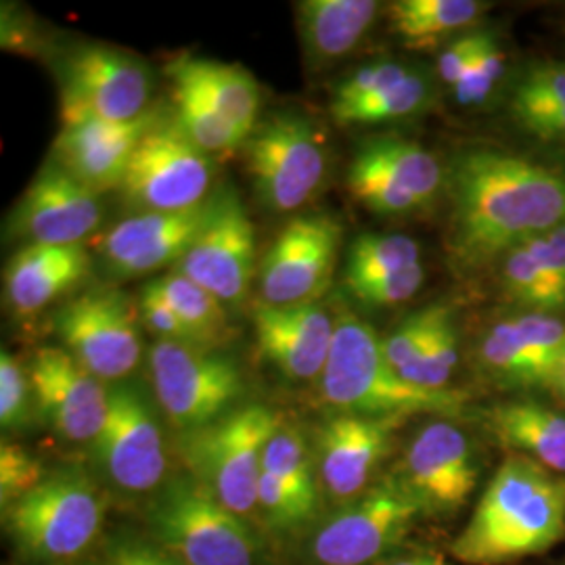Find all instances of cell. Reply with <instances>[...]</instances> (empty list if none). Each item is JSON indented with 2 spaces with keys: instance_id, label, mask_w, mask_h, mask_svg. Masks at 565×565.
I'll return each mask as SVG.
<instances>
[{
  "instance_id": "6da1fadb",
  "label": "cell",
  "mask_w": 565,
  "mask_h": 565,
  "mask_svg": "<svg viewBox=\"0 0 565 565\" xmlns=\"http://www.w3.org/2000/svg\"><path fill=\"white\" fill-rule=\"evenodd\" d=\"M450 252L461 268H482L565 224V168L494 147L455 156L446 172Z\"/></svg>"
},
{
  "instance_id": "7a4b0ae2",
  "label": "cell",
  "mask_w": 565,
  "mask_h": 565,
  "mask_svg": "<svg viewBox=\"0 0 565 565\" xmlns=\"http://www.w3.org/2000/svg\"><path fill=\"white\" fill-rule=\"evenodd\" d=\"M565 539V476L509 455L450 553L467 565H499L545 553Z\"/></svg>"
},
{
  "instance_id": "3957f363",
  "label": "cell",
  "mask_w": 565,
  "mask_h": 565,
  "mask_svg": "<svg viewBox=\"0 0 565 565\" xmlns=\"http://www.w3.org/2000/svg\"><path fill=\"white\" fill-rule=\"evenodd\" d=\"M324 403L348 415L401 417L463 415L467 396L459 390H425L408 384L385 356L384 338L356 315L335 319V335L321 375Z\"/></svg>"
},
{
  "instance_id": "277c9868",
  "label": "cell",
  "mask_w": 565,
  "mask_h": 565,
  "mask_svg": "<svg viewBox=\"0 0 565 565\" xmlns=\"http://www.w3.org/2000/svg\"><path fill=\"white\" fill-rule=\"evenodd\" d=\"M156 545L182 565H256L260 543L245 518L193 476H174L147 509Z\"/></svg>"
},
{
  "instance_id": "5b68a950",
  "label": "cell",
  "mask_w": 565,
  "mask_h": 565,
  "mask_svg": "<svg viewBox=\"0 0 565 565\" xmlns=\"http://www.w3.org/2000/svg\"><path fill=\"white\" fill-rule=\"evenodd\" d=\"M281 415L264 404H243L218 422L182 436L189 476L242 518L258 509L264 450L281 427Z\"/></svg>"
},
{
  "instance_id": "8992f818",
  "label": "cell",
  "mask_w": 565,
  "mask_h": 565,
  "mask_svg": "<svg viewBox=\"0 0 565 565\" xmlns=\"http://www.w3.org/2000/svg\"><path fill=\"white\" fill-rule=\"evenodd\" d=\"M4 513V525L21 555L32 562L74 559L97 539L103 499L78 471H57Z\"/></svg>"
},
{
  "instance_id": "52a82bcc",
  "label": "cell",
  "mask_w": 565,
  "mask_h": 565,
  "mask_svg": "<svg viewBox=\"0 0 565 565\" xmlns=\"http://www.w3.org/2000/svg\"><path fill=\"white\" fill-rule=\"evenodd\" d=\"M424 513L401 480L390 478L308 527L303 565L373 564L401 545Z\"/></svg>"
},
{
  "instance_id": "ba28073f",
  "label": "cell",
  "mask_w": 565,
  "mask_h": 565,
  "mask_svg": "<svg viewBox=\"0 0 565 565\" xmlns=\"http://www.w3.org/2000/svg\"><path fill=\"white\" fill-rule=\"evenodd\" d=\"M149 371L163 415L182 436L218 422L245 392L237 363L200 345L158 340L149 350Z\"/></svg>"
},
{
  "instance_id": "9c48e42d",
  "label": "cell",
  "mask_w": 565,
  "mask_h": 565,
  "mask_svg": "<svg viewBox=\"0 0 565 565\" xmlns=\"http://www.w3.org/2000/svg\"><path fill=\"white\" fill-rule=\"evenodd\" d=\"M247 174L270 212H294L321 189L327 170L323 139L302 114L282 111L256 126L245 141Z\"/></svg>"
},
{
  "instance_id": "30bf717a",
  "label": "cell",
  "mask_w": 565,
  "mask_h": 565,
  "mask_svg": "<svg viewBox=\"0 0 565 565\" xmlns=\"http://www.w3.org/2000/svg\"><path fill=\"white\" fill-rule=\"evenodd\" d=\"M214 160L172 118L158 121L139 142L121 177V200L141 212H179L212 193Z\"/></svg>"
},
{
  "instance_id": "8fae6325",
  "label": "cell",
  "mask_w": 565,
  "mask_h": 565,
  "mask_svg": "<svg viewBox=\"0 0 565 565\" xmlns=\"http://www.w3.org/2000/svg\"><path fill=\"white\" fill-rule=\"evenodd\" d=\"M132 300L116 289H95L63 303L55 331L63 348L102 382H120L141 361L142 343Z\"/></svg>"
},
{
  "instance_id": "7c38bea8",
  "label": "cell",
  "mask_w": 565,
  "mask_h": 565,
  "mask_svg": "<svg viewBox=\"0 0 565 565\" xmlns=\"http://www.w3.org/2000/svg\"><path fill=\"white\" fill-rule=\"evenodd\" d=\"M151 72L141 57L88 44L74 51L61 78V121H130L149 109Z\"/></svg>"
},
{
  "instance_id": "4fadbf2b",
  "label": "cell",
  "mask_w": 565,
  "mask_h": 565,
  "mask_svg": "<svg viewBox=\"0 0 565 565\" xmlns=\"http://www.w3.org/2000/svg\"><path fill=\"white\" fill-rule=\"evenodd\" d=\"M93 450L107 480L124 492H149L163 484L168 457L162 427L137 385L109 387L107 415Z\"/></svg>"
},
{
  "instance_id": "5bb4252c",
  "label": "cell",
  "mask_w": 565,
  "mask_h": 565,
  "mask_svg": "<svg viewBox=\"0 0 565 565\" xmlns=\"http://www.w3.org/2000/svg\"><path fill=\"white\" fill-rule=\"evenodd\" d=\"M256 228L233 186L214 191V205L200 237L174 273L202 285L223 303L245 300L256 277Z\"/></svg>"
},
{
  "instance_id": "9a60e30c",
  "label": "cell",
  "mask_w": 565,
  "mask_h": 565,
  "mask_svg": "<svg viewBox=\"0 0 565 565\" xmlns=\"http://www.w3.org/2000/svg\"><path fill=\"white\" fill-rule=\"evenodd\" d=\"M342 245V224L329 214L289 221L260 264L263 302H317L333 279Z\"/></svg>"
},
{
  "instance_id": "2e32d148",
  "label": "cell",
  "mask_w": 565,
  "mask_h": 565,
  "mask_svg": "<svg viewBox=\"0 0 565 565\" xmlns=\"http://www.w3.org/2000/svg\"><path fill=\"white\" fill-rule=\"evenodd\" d=\"M480 467L461 427L443 419L425 425L406 448L396 478L425 513H452L467 503Z\"/></svg>"
},
{
  "instance_id": "e0dca14e",
  "label": "cell",
  "mask_w": 565,
  "mask_h": 565,
  "mask_svg": "<svg viewBox=\"0 0 565 565\" xmlns=\"http://www.w3.org/2000/svg\"><path fill=\"white\" fill-rule=\"evenodd\" d=\"M214 205V193L179 212H141L114 224L99 243L105 268L116 279L151 275L177 266L200 237Z\"/></svg>"
},
{
  "instance_id": "ac0fdd59",
  "label": "cell",
  "mask_w": 565,
  "mask_h": 565,
  "mask_svg": "<svg viewBox=\"0 0 565 565\" xmlns=\"http://www.w3.org/2000/svg\"><path fill=\"white\" fill-rule=\"evenodd\" d=\"M564 352V321L559 317L525 312L486 327L478 342V363L501 387L548 390Z\"/></svg>"
},
{
  "instance_id": "d6986e66",
  "label": "cell",
  "mask_w": 565,
  "mask_h": 565,
  "mask_svg": "<svg viewBox=\"0 0 565 565\" xmlns=\"http://www.w3.org/2000/svg\"><path fill=\"white\" fill-rule=\"evenodd\" d=\"M102 221L99 193L55 160L44 163L25 189L13 231L28 245H84Z\"/></svg>"
},
{
  "instance_id": "ffe728a7",
  "label": "cell",
  "mask_w": 565,
  "mask_h": 565,
  "mask_svg": "<svg viewBox=\"0 0 565 565\" xmlns=\"http://www.w3.org/2000/svg\"><path fill=\"white\" fill-rule=\"evenodd\" d=\"M36 411L70 443H95L102 431L109 387L65 348H41L30 363Z\"/></svg>"
},
{
  "instance_id": "44dd1931",
  "label": "cell",
  "mask_w": 565,
  "mask_h": 565,
  "mask_svg": "<svg viewBox=\"0 0 565 565\" xmlns=\"http://www.w3.org/2000/svg\"><path fill=\"white\" fill-rule=\"evenodd\" d=\"M401 417H364L340 413L319 427L317 471L319 484L335 503H350L366 492L382 465Z\"/></svg>"
},
{
  "instance_id": "7402d4cb",
  "label": "cell",
  "mask_w": 565,
  "mask_h": 565,
  "mask_svg": "<svg viewBox=\"0 0 565 565\" xmlns=\"http://www.w3.org/2000/svg\"><path fill=\"white\" fill-rule=\"evenodd\" d=\"M256 348L264 361L291 382H312L323 375L335 321L319 302H260L252 310Z\"/></svg>"
},
{
  "instance_id": "603a6c76",
  "label": "cell",
  "mask_w": 565,
  "mask_h": 565,
  "mask_svg": "<svg viewBox=\"0 0 565 565\" xmlns=\"http://www.w3.org/2000/svg\"><path fill=\"white\" fill-rule=\"evenodd\" d=\"M162 118L163 111L147 109L130 121H61L57 162L97 193L118 189L142 137Z\"/></svg>"
},
{
  "instance_id": "cb8c5ba5",
  "label": "cell",
  "mask_w": 565,
  "mask_h": 565,
  "mask_svg": "<svg viewBox=\"0 0 565 565\" xmlns=\"http://www.w3.org/2000/svg\"><path fill=\"white\" fill-rule=\"evenodd\" d=\"M90 270L84 245H25L4 273L7 300L20 315H34L76 289Z\"/></svg>"
},
{
  "instance_id": "d4e9b609",
  "label": "cell",
  "mask_w": 565,
  "mask_h": 565,
  "mask_svg": "<svg viewBox=\"0 0 565 565\" xmlns=\"http://www.w3.org/2000/svg\"><path fill=\"white\" fill-rule=\"evenodd\" d=\"M380 4L373 0H302L298 34L310 67H324L352 53L369 34Z\"/></svg>"
},
{
  "instance_id": "484cf974",
  "label": "cell",
  "mask_w": 565,
  "mask_h": 565,
  "mask_svg": "<svg viewBox=\"0 0 565 565\" xmlns=\"http://www.w3.org/2000/svg\"><path fill=\"white\" fill-rule=\"evenodd\" d=\"M494 440L565 476V415L536 401H507L486 411Z\"/></svg>"
},
{
  "instance_id": "4316f807",
  "label": "cell",
  "mask_w": 565,
  "mask_h": 565,
  "mask_svg": "<svg viewBox=\"0 0 565 565\" xmlns=\"http://www.w3.org/2000/svg\"><path fill=\"white\" fill-rule=\"evenodd\" d=\"M168 74H177L191 82L235 126L245 141L256 130L260 114V86L247 70L221 61L181 57L172 61Z\"/></svg>"
},
{
  "instance_id": "83f0119b",
  "label": "cell",
  "mask_w": 565,
  "mask_h": 565,
  "mask_svg": "<svg viewBox=\"0 0 565 565\" xmlns=\"http://www.w3.org/2000/svg\"><path fill=\"white\" fill-rule=\"evenodd\" d=\"M490 4L478 0H398L390 25L408 46H425L480 20Z\"/></svg>"
},
{
  "instance_id": "f1b7e54d",
  "label": "cell",
  "mask_w": 565,
  "mask_h": 565,
  "mask_svg": "<svg viewBox=\"0 0 565 565\" xmlns=\"http://www.w3.org/2000/svg\"><path fill=\"white\" fill-rule=\"evenodd\" d=\"M369 160L377 163L385 174L413 195L422 207L429 205L440 193L445 172L438 160L419 142L403 137H377L359 149Z\"/></svg>"
},
{
  "instance_id": "f546056e",
  "label": "cell",
  "mask_w": 565,
  "mask_h": 565,
  "mask_svg": "<svg viewBox=\"0 0 565 565\" xmlns=\"http://www.w3.org/2000/svg\"><path fill=\"white\" fill-rule=\"evenodd\" d=\"M264 471L270 473L291 494V499L302 509L308 522H315L319 513V478L308 452L302 434L282 424L264 450Z\"/></svg>"
},
{
  "instance_id": "4dcf8cb0",
  "label": "cell",
  "mask_w": 565,
  "mask_h": 565,
  "mask_svg": "<svg viewBox=\"0 0 565 565\" xmlns=\"http://www.w3.org/2000/svg\"><path fill=\"white\" fill-rule=\"evenodd\" d=\"M151 287L170 303L184 323L193 329L203 348L216 350L228 342L233 329L226 317V303L212 296L202 285L189 281L181 273L170 270L160 279H153Z\"/></svg>"
},
{
  "instance_id": "1f68e13d",
  "label": "cell",
  "mask_w": 565,
  "mask_h": 565,
  "mask_svg": "<svg viewBox=\"0 0 565 565\" xmlns=\"http://www.w3.org/2000/svg\"><path fill=\"white\" fill-rule=\"evenodd\" d=\"M501 289L527 312L565 315V285L555 279L532 252L520 245L501 258Z\"/></svg>"
},
{
  "instance_id": "d6a6232c",
  "label": "cell",
  "mask_w": 565,
  "mask_h": 565,
  "mask_svg": "<svg viewBox=\"0 0 565 565\" xmlns=\"http://www.w3.org/2000/svg\"><path fill=\"white\" fill-rule=\"evenodd\" d=\"M170 78L174 82V120L202 151L216 156L231 153L245 145L235 126L191 82L177 74H170Z\"/></svg>"
},
{
  "instance_id": "836d02e7",
  "label": "cell",
  "mask_w": 565,
  "mask_h": 565,
  "mask_svg": "<svg viewBox=\"0 0 565 565\" xmlns=\"http://www.w3.org/2000/svg\"><path fill=\"white\" fill-rule=\"evenodd\" d=\"M422 264L419 243L406 235H359L345 256L343 282L348 289L382 279L404 268Z\"/></svg>"
},
{
  "instance_id": "e575fe53",
  "label": "cell",
  "mask_w": 565,
  "mask_h": 565,
  "mask_svg": "<svg viewBox=\"0 0 565 565\" xmlns=\"http://www.w3.org/2000/svg\"><path fill=\"white\" fill-rule=\"evenodd\" d=\"M431 99L434 86L429 78H425L419 72H413L406 81L382 95H375L366 102L354 103L348 107L331 109V114L342 126H371L411 118L427 109Z\"/></svg>"
},
{
  "instance_id": "d590c367",
  "label": "cell",
  "mask_w": 565,
  "mask_h": 565,
  "mask_svg": "<svg viewBox=\"0 0 565 565\" xmlns=\"http://www.w3.org/2000/svg\"><path fill=\"white\" fill-rule=\"evenodd\" d=\"M509 109L522 128L565 109V61L527 67L511 90Z\"/></svg>"
},
{
  "instance_id": "8d00e7d4",
  "label": "cell",
  "mask_w": 565,
  "mask_h": 565,
  "mask_svg": "<svg viewBox=\"0 0 565 565\" xmlns=\"http://www.w3.org/2000/svg\"><path fill=\"white\" fill-rule=\"evenodd\" d=\"M459 364V331L455 321V310L443 302L438 321L434 324L427 343L417 361L403 377L408 384L425 390H448L450 377Z\"/></svg>"
},
{
  "instance_id": "74e56055",
  "label": "cell",
  "mask_w": 565,
  "mask_h": 565,
  "mask_svg": "<svg viewBox=\"0 0 565 565\" xmlns=\"http://www.w3.org/2000/svg\"><path fill=\"white\" fill-rule=\"evenodd\" d=\"M348 189L356 202L363 203L377 216H406L422 207L413 195H408L361 151H356L348 170Z\"/></svg>"
},
{
  "instance_id": "f35d334b",
  "label": "cell",
  "mask_w": 565,
  "mask_h": 565,
  "mask_svg": "<svg viewBox=\"0 0 565 565\" xmlns=\"http://www.w3.org/2000/svg\"><path fill=\"white\" fill-rule=\"evenodd\" d=\"M505 74V53L497 36L490 32L482 51L471 61L461 82L452 88L455 99L463 107H478L488 102Z\"/></svg>"
},
{
  "instance_id": "ab89813d",
  "label": "cell",
  "mask_w": 565,
  "mask_h": 565,
  "mask_svg": "<svg viewBox=\"0 0 565 565\" xmlns=\"http://www.w3.org/2000/svg\"><path fill=\"white\" fill-rule=\"evenodd\" d=\"M411 74L413 70H408L398 61H377V63L363 65L338 84V88L333 90L331 109L348 107L354 103L366 102L375 95H382L385 90L394 88L396 84L406 81Z\"/></svg>"
},
{
  "instance_id": "60d3db41",
  "label": "cell",
  "mask_w": 565,
  "mask_h": 565,
  "mask_svg": "<svg viewBox=\"0 0 565 565\" xmlns=\"http://www.w3.org/2000/svg\"><path fill=\"white\" fill-rule=\"evenodd\" d=\"M34 392L30 375L21 369L18 359L2 350L0 352V425L4 431L28 425L34 408Z\"/></svg>"
},
{
  "instance_id": "b9f144b4",
  "label": "cell",
  "mask_w": 565,
  "mask_h": 565,
  "mask_svg": "<svg viewBox=\"0 0 565 565\" xmlns=\"http://www.w3.org/2000/svg\"><path fill=\"white\" fill-rule=\"evenodd\" d=\"M440 310H443V302L429 303L422 310L408 315L403 323L384 338L385 356L401 375H404L422 354L427 338L438 321Z\"/></svg>"
},
{
  "instance_id": "7bdbcfd3",
  "label": "cell",
  "mask_w": 565,
  "mask_h": 565,
  "mask_svg": "<svg viewBox=\"0 0 565 565\" xmlns=\"http://www.w3.org/2000/svg\"><path fill=\"white\" fill-rule=\"evenodd\" d=\"M42 465L36 457H32L25 448L18 445L2 443L0 446V505L7 511L21 497L44 480Z\"/></svg>"
},
{
  "instance_id": "ee69618b",
  "label": "cell",
  "mask_w": 565,
  "mask_h": 565,
  "mask_svg": "<svg viewBox=\"0 0 565 565\" xmlns=\"http://www.w3.org/2000/svg\"><path fill=\"white\" fill-rule=\"evenodd\" d=\"M425 281V268L422 264H415L411 268L398 270L394 275H387L375 281L364 282L359 287L348 289L350 296L369 308H390L398 303L408 302L417 296Z\"/></svg>"
},
{
  "instance_id": "f6af8a7d",
  "label": "cell",
  "mask_w": 565,
  "mask_h": 565,
  "mask_svg": "<svg viewBox=\"0 0 565 565\" xmlns=\"http://www.w3.org/2000/svg\"><path fill=\"white\" fill-rule=\"evenodd\" d=\"M139 317L142 323L147 324V329L156 333L162 342H179L203 348L193 329L182 321L179 312L163 300L162 296L151 287V282L142 287Z\"/></svg>"
},
{
  "instance_id": "bcb514c9",
  "label": "cell",
  "mask_w": 565,
  "mask_h": 565,
  "mask_svg": "<svg viewBox=\"0 0 565 565\" xmlns=\"http://www.w3.org/2000/svg\"><path fill=\"white\" fill-rule=\"evenodd\" d=\"M258 509L263 513L264 522L273 530L291 532L310 524L302 509L291 499V494L266 471H263L258 488Z\"/></svg>"
},
{
  "instance_id": "7dc6e473",
  "label": "cell",
  "mask_w": 565,
  "mask_h": 565,
  "mask_svg": "<svg viewBox=\"0 0 565 565\" xmlns=\"http://www.w3.org/2000/svg\"><path fill=\"white\" fill-rule=\"evenodd\" d=\"M490 32L478 30V32H467L461 39L450 42L445 51L438 57V76L440 81L448 84L450 88H455L467 72V67L471 65V61L476 60V55L482 51L486 39Z\"/></svg>"
},
{
  "instance_id": "c3c4849f",
  "label": "cell",
  "mask_w": 565,
  "mask_h": 565,
  "mask_svg": "<svg viewBox=\"0 0 565 565\" xmlns=\"http://www.w3.org/2000/svg\"><path fill=\"white\" fill-rule=\"evenodd\" d=\"M107 565H182L168 551L156 543H142L135 539H124L114 545Z\"/></svg>"
},
{
  "instance_id": "681fc988",
  "label": "cell",
  "mask_w": 565,
  "mask_h": 565,
  "mask_svg": "<svg viewBox=\"0 0 565 565\" xmlns=\"http://www.w3.org/2000/svg\"><path fill=\"white\" fill-rule=\"evenodd\" d=\"M524 245L555 279L565 285V224Z\"/></svg>"
},
{
  "instance_id": "f907efd6",
  "label": "cell",
  "mask_w": 565,
  "mask_h": 565,
  "mask_svg": "<svg viewBox=\"0 0 565 565\" xmlns=\"http://www.w3.org/2000/svg\"><path fill=\"white\" fill-rule=\"evenodd\" d=\"M527 135H532L539 141L548 145H562L565 147V109L546 116L543 120L534 121L524 128Z\"/></svg>"
},
{
  "instance_id": "816d5d0a",
  "label": "cell",
  "mask_w": 565,
  "mask_h": 565,
  "mask_svg": "<svg viewBox=\"0 0 565 565\" xmlns=\"http://www.w3.org/2000/svg\"><path fill=\"white\" fill-rule=\"evenodd\" d=\"M548 392H551L559 403L565 404V352L564 356H562V361L557 364V369H555V373H553Z\"/></svg>"
},
{
  "instance_id": "f5cc1de1",
  "label": "cell",
  "mask_w": 565,
  "mask_h": 565,
  "mask_svg": "<svg viewBox=\"0 0 565 565\" xmlns=\"http://www.w3.org/2000/svg\"><path fill=\"white\" fill-rule=\"evenodd\" d=\"M390 565H450L443 562L436 555H415V557H406V559H398Z\"/></svg>"
}]
</instances>
